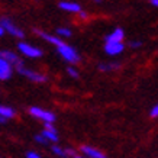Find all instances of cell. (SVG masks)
Returning <instances> with one entry per match:
<instances>
[{
    "label": "cell",
    "instance_id": "cell-1",
    "mask_svg": "<svg viewBox=\"0 0 158 158\" xmlns=\"http://www.w3.org/2000/svg\"><path fill=\"white\" fill-rule=\"evenodd\" d=\"M36 35H39L42 39H47L49 44H52V45H55V48H57L58 54L61 55L64 60L67 62H71V64H76V62L80 61V55H78V52H77L76 49L73 48V47H70V45H67L65 42H62L61 39L55 38V36H52V35L49 34H45V32H42V31H36L35 29L34 31Z\"/></svg>",
    "mask_w": 158,
    "mask_h": 158
},
{
    "label": "cell",
    "instance_id": "cell-2",
    "mask_svg": "<svg viewBox=\"0 0 158 158\" xmlns=\"http://www.w3.org/2000/svg\"><path fill=\"white\" fill-rule=\"evenodd\" d=\"M16 71L22 74V76H26L29 80H32L35 83H45L48 80V77L44 76V74H39V73H35L32 70H28V68L25 67L23 64H19V65H16Z\"/></svg>",
    "mask_w": 158,
    "mask_h": 158
},
{
    "label": "cell",
    "instance_id": "cell-3",
    "mask_svg": "<svg viewBox=\"0 0 158 158\" xmlns=\"http://www.w3.org/2000/svg\"><path fill=\"white\" fill-rule=\"evenodd\" d=\"M0 28L3 29V31H7L10 35H13V36H16V38L22 39L25 36L23 31H22L20 28H18L9 18H2V19H0Z\"/></svg>",
    "mask_w": 158,
    "mask_h": 158
},
{
    "label": "cell",
    "instance_id": "cell-4",
    "mask_svg": "<svg viewBox=\"0 0 158 158\" xmlns=\"http://www.w3.org/2000/svg\"><path fill=\"white\" fill-rule=\"evenodd\" d=\"M29 113L35 118H39V119H42L45 123H52L54 120H55V115H54L52 112H48V110H44L41 107H29Z\"/></svg>",
    "mask_w": 158,
    "mask_h": 158
},
{
    "label": "cell",
    "instance_id": "cell-5",
    "mask_svg": "<svg viewBox=\"0 0 158 158\" xmlns=\"http://www.w3.org/2000/svg\"><path fill=\"white\" fill-rule=\"evenodd\" d=\"M18 48H19V51L23 55H26V57H31V58H39L42 57V51L39 48H35V47H32V45H29V44L26 42H19L18 44Z\"/></svg>",
    "mask_w": 158,
    "mask_h": 158
},
{
    "label": "cell",
    "instance_id": "cell-6",
    "mask_svg": "<svg viewBox=\"0 0 158 158\" xmlns=\"http://www.w3.org/2000/svg\"><path fill=\"white\" fill-rule=\"evenodd\" d=\"M125 45L122 42H106L105 44V51L109 55H118L123 51Z\"/></svg>",
    "mask_w": 158,
    "mask_h": 158
},
{
    "label": "cell",
    "instance_id": "cell-7",
    "mask_svg": "<svg viewBox=\"0 0 158 158\" xmlns=\"http://www.w3.org/2000/svg\"><path fill=\"white\" fill-rule=\"evenodd\" d=\"M0 58H2V60H5L7 64H13L15 67H16V65H19V64H22L20 58L18 57L15 52H12V51H0Z\"/></svg>",
    "mask_w": 158,
    "mask_h": 158
},
{
    "label": "cell",
    "instance_id": "cell-8",
    "mask_svg": "<svg viewBox=\"0 0 158 158\" xmlns=\"http://www.w3.org/2000/svg\"><path fill=\"white\" fill-rule=\"evenodd\" d=\"M80 149H81V152L84 154V155H87L89 158H107L102 151L93 148V147H89V145H83Z\"/></svg>",
    "mask_w": 158,
    "mask_h": 158
},
{
    "label": "cell",
    "instance_id": "cell-9",
    "mask_svg": "<svg viewBox=\"0 0 158 158\" xmlns=\"http://www.w3.org/2000/svg\"><path fill=\"white\" fill-rule=\"evenodd\" d=\"M58 6H60L62 10L73 12V13H80V12H81V6L78 5V3H74V2H60Z\"/></svg>",
    "mask_w": 158,
    "mask_h": 158
},
{
    "label": "cell",
    "instance_id": "cell-10",
    "mask_svg": "<svg viewBox=\"0 0 158 158\" xmlns=\"http://www.w3.org/2000/svg\"><path fill=\"white\" fill-rule=\"evenodd\" d=\"M12 76V65L0 58V80H7Z\"/></svg>",
    "mask_w": 158,
    "mask_h": 158
},
{
    "label": "cell",
    "instance_id": "cell-11",
    "mask_svg": "<svg viewBox=\"0 0 158 158\" xmlns=\"http://www.w3.org/2000/svg\"><path fill=\"white\" fill-rule=\"evenodd\" d=\"M123 36H125L123 31H122L120 28H116L112 34L106 36V42H122Z\"/></svg>",
    "mask_w": 158,
    "mask_h": 158
},
{
    "label": "cell",
    "instance_id": "cell-12",
    "mask_svg": "<svg viewBox=\"0 0 158 158\" xmlns=\"http://www.w3.org/2000/svg\"><path fill=\"white\" fill-rule=\"evenodd\" d=\"M0 116L7 120L15 116V110L12 107H7V106H0Z\"/></svg>",
    "mask_w": 158,
    "mask_h": 158
},
{
    "label": "cell",
    "instance_id": "cell-13",
    "mask_svg": "<svg viewBox=\"0 0 158 158\" xmlns=\"http://www.w3.org/2000/svg\"><path fill=\"white\" fill-rule=\"evenodd\" d=\"M42 136L47 139V141H51V142H58V135H57V132H49V131H45V129H44Z\"/></svg>",
    "mask_w": 158,
    "mask_h": 158
},
{
    "label": "cell",
    "instance_id": "cell-14",
    "mask_svg": "<svg viewBox=\"0 0 158 158\" xmlns=\"http://www.w3.org/2000/svg\"><path fill=\"white\" fill-rule=\"evenodd\" d=\"M57 34L58 36H62V38H70L71 36V31L67 28H57Z\"/></svg>",
    "mask_w": 158,
    "mask_h": 158
},
{
    "label": "cell",
    "instance_id": "cell-15",
    "mask_svg": "<svg viewBox=\"0 0 158 158\" xmlns=\"http://www.w3.org/2000/svg\"><path fill=\"white\" fill-rule=\"evenodd\" d=\"M119 65L118 64H100L99 65V70L102 71H109V70H113V68H118Z\"/></svg>",
    "mask_w": 158,
    "mask_h": 158
},
{
    "label": "cell",
    "instance_id": "cell-16",
    "mask_svg": "<svg viewBox=\"0 0 158 158\" xmlns=\"http://www.w3.org/2000/svg\"><path fill=\"white\" fill-rule=\"evenodd\" d=\"M51 149H52L54 154H57V155H60V157H65V149H62L61 147H58V145H54Z\"/></svg>",
    "mask_w": 158,
    "mask_h": 158
},
{
    "label": "cell",
    "instance_id": "cell-17",
    "mask_svg": "<svg viewBox=\"0 0 158 158\" xmlns=\"http://www.w3.org/2000/svg\"><path fill=\"white\" fill-rule=\"evenodd\" d=\"M35 141H36L38 144H42V145H45L47 142H48V141H47V139L44 138L42 135H36V136H35Z\"/></svg>",
    "mask_w": 158,
    "mask_h": 158
},
{
    "label": "cell",
    "instance_id": "cell-18",
    "mask_svg": "<svg viewBox=\"0 0 158 158\" xmlns=\"http://www.w3.org/2000/svg\"><path fill=\"white\" fill-rule=\"evenodd\" d=\"M67 73L70 74L71 77H78V71H77L74 67H68L67 68Z\"/></svg>",
    "mask_w": 158,
    "mask_h": 158
},
{
    "label": "cell",
    "instance_id": "cell-19",
    "mask_svg": "<svg viewBox=\"0 0 158 158\" xmlns=\"http://www.w3.org/2000/svg\"><path fill=\"white\" fill-rule=\"evenodd\" d=\"M149 115H151V118H158V105H155L152 109H151V113H149Z\"/></svg>",
    "mask_w": 158,
    "mask_h": 158
},
{
    "label": "cell",
    "instance_id": "cell-20",
    "mask_svg": "<svg viewBox=\"0 0 158 158\" xmlns=\"http://www.w3.org/2000/svg\"><path fill=\"white\" fill-rule=\"evenodd\" d=\"M26 158H41V155H39L38 152H34V151H29V152L26 154Z\"/></svg>",
    "mask_w": 158,
    "mask_h": 158
},
{
    "label": "cell",
    "instance_id": "cell-21",
    "mask_svg": "<svg viewBox=\"0 0 158 158\" xmlns=\"http://www.w3.org/2000/svg\"><path fill=\"white\" fill-rule=\"evenodd\" d=\"M141 45H142V42H141V41H132V42L129 44L131 48H139Z\"/></svg>",
    "mask_w": 158,
    "mask_h": 158
},
{
    "label": "cell",
    "instance_id": "cell-22",
    "mask_svg": "<svg viewBox=\"0 0 158 158\" xmlns=\"http://www.w3.org/2000/svg\"><path fill=\"white\" fill-rule=\"evenodd\" d=\"M45 131H49V132H57V129L54 128L52 123H45Z\"/></svg>",
    "mask_w": 158,
    "mask_h": 158
},
{
    "label": "cell",
    "instance_id": "cell-23",
    "mask_svg": "<svg viewBox=\"0 0 158 158\" xmlns=\"http://www.w3.org/2000/svg\"><path fill=\"white\" fill-rule=\"evenodd\" d=\"M67 155H73V157H74V155H77V154H76V151H74V149L67 148V149H65V157H67Z\"/></svg>",
    "mask_w": 158,
    "mask_h": 158
},
{
    "label": "cell",
    "instance_id": "cell-24",
    "mask_svg": "<svg viewBox=\"0 0 158 158\" xmlns=\"http://www.w3.org/2000/svg\"><path fill=\"white\" fill-rule=\"evenodd\" d=\"M78 16H80L81 19H87V13H86V12H83V10L80 12V13H78Z\"/></svg>",
    "mask_w": 158,
    "mask_h": 158
},
{
    "label": "cell",
    "instance_id": "cell-25",
    "mask_svg": "<svg viewBox=\"0 0 158 158\" xmlns=\"http://www.w3.org/2000/svg\"><path fill=\"white\" fill-rule=\"evenodd\" d=\"M151 5H152V6H157V7H158V0H152V2H151Z\"/></svg>",
    "mask_w": 158,
    "mask_h": 158
},
{
    "label": "cell",
    "instance_id": "cell-26",
    "mask_svg": "<svg viewBox=\"0 0 158 158\" xmlns=\"http://www.w3.org/2000/svg\"><path fill=\"white\" fill-rule=\"evenodd\" d=\"M5 122H6V119H3V118L0 116V123H5Z\"/></svg>",
    "mask_w": 158,
    "mask_h": 158
},
{
    "label": "cell",
    "instance_id": "cell-27",
    "mask_svg": "<svg viewBox=\"0 0 158 158\" xmlns=\"http://www.w3.org/2000/svg\"><path fill=\"white\" fill-rule=\"evenodd\" d=\"M3 34H5V31H3V29L0 28V36H2V35H3Z\"/></svg>",
    "mask_w": 158,
    "mask_h": 158
},
{
    "label": "cell",
    "instance_id": "cell-28",
    "mask_svg": "<svg viewBox=\"0 0 158 158\" xmlns=\"http://www.w3.org/2000/svg\"><path fill=\"white\" fill-rule=\"evenodd\" d=\"M74 158H84L83 155H74Z\"/></svg>",
    "mask_w": 158,
    "mask_h": 158
}]
</instances>
